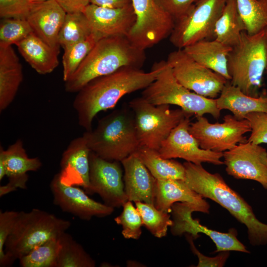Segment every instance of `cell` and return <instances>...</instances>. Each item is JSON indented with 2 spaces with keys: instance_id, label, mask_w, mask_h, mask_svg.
<instances>
[{
  "instance_id": "obj_14",
  "label": "cell",
  "mask_w": 267,
  "mask_h": 267,
  "mask_svg": "<svg viewBox=\"0 0 267 267\" xmlns=\"http://www.w3.org/2000/svg\"><path fill=\"white\" fill-rule=\"evenodd\" d=\"M173 224L170 226L171 231L175 236L188 233L194 239L199 237L202 233L209 236L214 242L216 250L215 252L222 251H238L249 253L246 246L237 238V232L231 229L226 233L221 232L201 224L199 221L192 217L193 212H198L197 209L187 203L176 202L171 208Z\"/></svg>"
},
{
  "instance_id": "obj_20",
  "label": "cell",
  "mask_w": 267,
  "mask_h": 267,
  "mask_svg": "<svg viewBox=\"0 0 267 267\" xmlns=\"http://www.w3.org/2000/svg\"><path fill=\"white\" fill-rule=\"evenodd\" d=\"M90 152L83 135L70 141L60 160V171L58 173L63 184L81 186L85 191L88 189Z\"/></svg>"
},
{
  "instance_id": "obj_6",
  "label": "cell",
  "mask_w": 267,
  "mask_h": 267,
  "mask_svg": "<svg viewBox=\"0 0 267 267\" xmlns=\"http://www.w3.org/2000/svg\"><path fill=\"white\" fill-rule=\"evenodd\" d=\"M71 224L70 221L41 209L19 212L5 244L4 250L10 266L35 247L58 237Z\"/></svg>"
},
{
  "instance_id": "obj_41",
  "label": "cell",
  "mask_w": 267,
  "mask_h": 267,
  "mask_svg": "<svg viewBox=\"0 0 267 267\" xmlns=\"http://www.w3.org/2000/svg\"><path fill=\"white\" fill-rule=\"evenodd\" d=\"M158 5L176 21L185 16L198 0H156Z\"/></svg>"
},
{
  "instance_id": "obj_17",
  "label": "cell",
  "mask_w": 267,
  "mask_h": 267,
  "mask_svg": "<svg viewBox=\"0 0 267 267\" xmlns=\"http://www.w3.org/2000/svg\"><path fill=\"white\" fill-rule=\"evenodd\" d=\"M49 187L53 196V203L62 211L81 220L89 221L93 217H105L114 212V208L90 198L79 186L63 184L59 173L53 177Z\"/></svg>"
},
{
  "instance_id": "obj_9",
  "label": "cell",
  "mask_w": 267,
  "mask_h": 267,
  "mask_svg": "<svg viewBox=\"0 0 267 267\" xmlns=\"http://www.w3.org/2000/svg\"><path fill=\"white\" fill-rule=\"evenodd\" d=\"M227 0H198L187 13L175 21L170 41L183 49L198 41L215 38L216 23Z\"/></svg>"
},
{
  "instance_id": "obj_43",
  "label": "cell",
  "mask_w": 267,
  "mask_h": 267,
  "mask_svg": "<svg viewBox=\"0 0 267 267\" xmlns=\"http://www.w3.org/2000/svg\"><path fill=\"white\" fill-rule=\"evenodd\" d=\"M27 174L16 177H9L8 182L4 185L0 186V197L15 191L17 188L26 189L28 179Z\"/></svg>"
},
{
  "instance_id": "obj_13",
  "label": "cell",
  "mask_w": 267,
  "mask_h": 267,
  "mask_svg": "<svg viewBox=\"0 0 267 267\" xmlns=\"http://www.w3.org/2000/svg\"><path fill=\"white\" fill-rule=\"evenodd\" d=\"M89 185L85 191L96 193L106 205L119 208L128 200L121 162L103 159L93 152L89 155Z\"/></svg>"
},
{
  "instance_id": "obj_29",
  "label": "cell",
  "mask_w": 267,
  "mask_h": 267,
  "mask_svg": "<svg viewBox=\"0 0 267 267\" xmlns=\"http://www.w3.org/2000/svg\"><path fill=\"white\" fill-rule=\"evenodd\" d=\"M246 30L236 0H227L216 23L214 39L232 47L239 43L241 33Z\"/></svg>"
},
{
  "instance_id": "obj_10",
  "label": "cell",
  "mask_w": 267,
  "mask_h": 267,
  "mask_svg": "<svg viewBox=\"0 0 267 267\" xmlns=\"http://www.w3.org/2000/svg\"><path fill=\"white\" fill-rule=\"evenodd\" d=\"M131 1L136 21L127 37L135 46L145 50L170 36L175 21L156 0Z\"/></svg>"
},
{
  "instance_id": "obj_22",
  "label": "cell",
  "mask_w": 267,
  "mask_h": 267,
  "mask_svg": "<svg viewBox=\"0 0 267 267\" xmlns=\"http://www.w3.org/2000/svg\"><path fill=\"white\" fill-rule=\"evenodd\" d=\"M201 195L190 188L184 180H157L154 206L158 210L169 213L176 202L187 203L198 212L210 213V205Z\"/></svg>"
},
{
  "instance_id": "obj_33",
  "label": "cell",
  "mask_w": 267,
  "mask_h": 267,
  "mask_svg": "<svg viewBox=\"0 0 267 267\" xmlns=\"http://www.w3.org/2000/svg\"><path fill=\"white\" fill-rule=\"evenodd\" d=\"M101 38L99 35L93 33L87 39L64 49L62 64L64 82L75 72L97 42Z\"/></svg>"
},
{
  "instance_id": "obj_2",
  "label": "cell",
  "mask_w": 267,
  "mask_h": 267,
  "mask_svg": "<svg viewBox=\"0 0 267 267\" xmlns=\"http://www.w3.org/2000/svg\"><path fill=\"white\" fill-rule=\"evenodd\" d=\"M184 181L203 198L210 199L227 210L247 228L248 240L254 246L267 244V224L256 217L251 206L225 182L218 173L208 172L202 164L185 162Z\"/></svg>"
},
{
  "instance_id": "obj_40",
  "label": "cell",
  "mask_w": 267,
  "mask_h": 267,
  "mask_svg": "<svg viewBox=\"0 0 267 267\" xmlns=\"http://www.w3.org/2000/svg\"><path fill=\"white\" fill-rule=\"evenodd\" d=\"M31 4L29 0H0V17L26 19Z\"/></svg>"
},
{
  "instance_id": "obj_12",
  "label": "cell",
  "mask_w": 267,
  "mask_h": 267,
  "mask_svg": "<svg viewBox=\"0 0 267 267\" xmlns=\"http://www.w3.org/2000/svg\"><path fill=\"white\" fill-rule=\"evenodd\" d=\"M166 61L180 84L207 98H217L228 81L222 75L197 62L183 49L170 52Z\"/></svg>"
},
{
  "instance_id": "obj_27",
  "label": "cell",
  "mask_w": 267,
  "mask_h": 267,
  "mask_svg": "<svg viewBox=\"0 0 267 267\" xmlns=\"http://www.w3.org/2000/svg\"><path fill=\"white\" fill-rule=\"evenodd\" d=\"M42 166L38 157H28L20 139L9 145L6 149L0 147V180L5 176L8 178L23 176L28 172L37 171Z\"/></svg>"
},
{
  "instance_id": "obj_7",
  "label": "cell",
  "mask_w": 267,
  "mask_h": 267,
  "mask_svg": "<svg viewBox=\"0 0 267 267\" xmlns=\"http://www.w3.org/2000/svg\"><path fill=\"white\" fill-rule=\"evenodd\" d=\"M160 71L155 80L143 89L141 97L154 105H175L187 113L196 117L205 114L218 119L221 114L216 100L192 91L176 79L167 61L159 62Z\"/></svg>"
},
{
  "instance_id": "obj_5",
  "label": "cell",
  "mask_w": 267,
  "mask_h": 267,
  "mask_svg": "<svg viewBox=\"0 0 267 267\" xmlns=\"http://www.w3.org/2000/svg\"><path fill=\"white\" fill-rule=\"evenodd\" d=\"M227 70L232 85L249 96L260 95L267 70V29L255 35L242 32L239 43L228 53Z\"/></svg>"
},
{
  "instance_id": "obj_15",
  "label": "cell",
  "mask_w": 267,
  "mask_h": 267,
  "mask_svg": "<svg viewBox=\"0 0 267 267\" xmlns=\"http://www.w3.org/2000/svg\"><path fill=\"white\" fill-rule=\"evenodd\" d=\"M225 171L236 179L259 182L267 190V151L253 142H240L223 152Z\"/></svg>"
},
{
  "instance_id": "obj_11",
  "label": "cell",
  "mask_w": 267,
  "mask_h": 267,
  "mask_svg": "<svg viewBox=\"0 0 267 267\" xmlns=\"http://www.w3.org/2000/svg\"><path fill=\"white\" fill-rule=\"evenodd\" d=\"M189 131L201 148L223 153L246 141L244 135L251 132V128L246 119L238 120L227 114L222 123L212 124L203 116L196 117V120L190 123Z\"/></svg>"
},
{
  "instance_id": "obj_25",
  "label": "cell",
  "mask_w": 267,
  "mask_h": 267,
  "mask_svg": "<svg viewBox=\"0 0 267 267\" xmlns=\"http://www.w3.org/2000/svg\"><path fill=\"white\" fill-rule=\"evenodd\" d=\"M232 47L217 40H203L189 45L183 50L201 65L216 72L227 80V56Z\"/></svg>"
},
{
  "instance_id": "obj_44",
  "label": "cell",
  "mask_w": 267,
  "mask_h": 267,
  "mask_svg": "<svg viewBox=\"0 0 267 267\" xmlns=\"http://www.w3.org/2000/svg\"><path fill=\"white\" fill-rule=\"evenodd\" d=\"M66 13L83 12L90 0H56Z\"/></svg>"
},
{
  "instance_id": "obj_30",
  "label": "cell",
  "mask_w": 267,
  "mask_h": 267,
  "mask_svg": "<svg viewBox=\"0 0 267 267\" xmlns=\"http://www.w3.org/2000/svg\"><path fill=\"white\" fill-rule=\"evenodd\" d=\"M60 247L56 267H94L95 260L66 231L58 237Z\"/></svg>"
},
{
  "instance_id": "obj_23",
  "label": "cell",
  "mask_w": 267,
  "mask_h": 267,
  "mask_svg": "<svg viewBox=\"0 0 267 267\" xmlns=\"http://www.w3.org/2000/svg\"><path fill=\"white\" fill-rule=\"evenodd\" d=\"M23 79L22 66L12 45H0V112L13 101Z\"/></svg>"
},
{
  "instance_id": "obj_16",
  "label": "cell",
  "mask_w": 267,
  "mask_h": 267,
  "mask_svg": "<svg viewBox=\"0 0 267 267\" xmlns=\"http://www.w3.org/2000/svg\"><path fill=\"white\" fill-rule=\"evenodd\" d=\"M191 116L185 117L172 131L158 150L159 155L165 159L181 158L195 164H223V161L221 160L223 153L201 148L197 140L190 133Z\"/></svg>"
},
{
  "instance_id": "obj_36",
  "label": "cell",
  "mask_w": 267,
  "mask_h": 267,
  "mask_svg": "<svg viewBox=\"0 0 267 267\" xmlns=\"http://www.w3.org/2000/svg\"><path fill=\"white\" fill-rule=\"evenodd\" d=\"M0 23V45H16L33 32L26 19L1 18Z\"/></svg>"
},
{
  "instance_id": "obj_31",
  "label": "cell",
  "mask_w": 267,
  "mask_h": 267,
  "mask_svg": "<svg viewBox=\"0 0 267 267\" xmlns=\"http://www.w3.org/2000/svg\"><path fill=\"white\" fill-rule=\"evenodd\" d=\"M93 33L83 12L67 13L59 34V43L64 49L87 39Z\"/></svg>"
},
{
  "instance_id": "obj_18",
  "label": "cell",
  "mask_w": 267,
  "mask_h": 267,
  "mask_svg": "<svg viewBox=\"0 0 267 267\" xmlns=\"http://www.w3.org/2000/svg\"><path fill=\"white\" fill-rule=\"evenodd\" d=\"M93 33L102 38L127 36L134 26L136 16L132 4L108 8L89 3L83 11Z\"/></svg>"
},
{
  "instance_id": "obj_37",
  "label": "cell",
  "mask_w": 267,
  "mask_h": 267,
  "mask_svg": "<svg viewBox=\"0 0 267 267\" xmlns=\"http://www.w3.org/2000/svg\"><path fill=\"white\" fill-rule=\"evenodd\" d=\"M123 208L122 212L114 221L117 224L122 225V234L124 238L138 239L142 233L143 223L141 216L131 201L126 202Z\"/></svg>"
},
{
  "instance_id": "obj_4",
  "label": "cell",
  "mask_w": 267,
  "mask_h": 267,
  "mask_svg": "<svg viewBox=\"0 0 267 267\" xmlns=\"http://www.w3.org/2000/svg\"><path fill=\"white\" fill-rule=\"evenodd\" d=\"M91 152L109 161L121 162L140 147L134 113L129 107L100 119L94 129L83 134Z\"/></svg>"
},
{
  "instance_id": "obj_26",
  "label": "cell",
  "mask_w": 267,
  "mask_h": 267,
  "mask_svg": "<svg viewBox=\"0 0 267 267\" xmlns=\"http://www.w3.org/2000/svg\"><path fill=\"white\" fill-rule=\"evenodd\" d=\"M16 45L25 60L40 74L50 73L59 65V51L50 46L33 32Z\"/></svg>"
},
{
  "instance_id": "obj_28",
  "label": "cell",
  "mask_w": 267,
  "mask_h": 267,
  "mask_svg": "<svg viewBox=\"0 0 267 267\" xmlns=\"http://www.w3.org/2000/svg\"><path fill=\"white\" fill-rule=\"evenodd\" d=\"M135 153L156 179L184 180L183 164L172 159L162 158L157 150L145 147H140Z\"/></svg>"
},
{
  "instance_id": "obj_45",
  "label": "cell",
  "mask_w": 267,
  "mask_h": 267,
  "mask_svg": "<svg viewBox=\"0 0 267 267\" xmlns=\"http://www.w3.org/2000/svg\"><path fill=\"white\" fill-rule=\"evenodd\" d=\"M90 3L108 8H121L132 3L131 0H90Z\"/></svg>"
},
{
  "instance_id": "obj_24",
  "label": "cell",
  "mask_w": 267,
  "mask_h": 267,
  "mask_svg": "<svg viewBox=\"0 0 267 267\" xmlns=\"http://www.w3.org/2000/svg\"><path fill=\"white\" fill-rule=\"evenodd\" d=\"M216 100L220 110L225 109L230 111L238 120L245 119L246 116L251 112L267 113V94H261L257 97L249 96L238 87L232 85L229 81Z\"/></svg>"
},
{
  "instance_id": "obj_38",
  "label": "cell",
  "mask_w": 267,
  "mask_h": 267,
  "mask_svg": "<svg viewBox=\"0 0 267 267\" xmlns=\"http://www.w3.org/2000/svg\"><path fill=\"white\" fill-rule=\"evenodd\" d=\"M19 212L6 211L0 212V267L10 266L5 252L6 241L11 234Z\"/></svg>"
},
{
  "instance_id": "obj_3",
  "label": "cell",
  "mask_w": 267,
  "mask_h": 267,
  "mask_svg": "<svg viewBox=\"0 0 267 267\" xmlns=\"http://www.w3.org/2000/svg\"><path fill=\"white\" fill-rule=\"evenodd\" d=\"M144 51L132 43L127 36L101 38L65 82V90L77 92L91 80L124 67L141 68L145 60Z\"/></svg>"
},
{
  "instance_id": "obj_34",
  "label": "cell",
  "mask_w": 267,
  "mask_h": 267,
  "mask_svg": "<svg viewBox=\"0 0 267 267\" xmlns=\"http://www.w3.org/2000/svg\"><path fill=\"white\" fill-rule=\"evenodd\" d=\"M58 237L47 240L21 257L19 259L20 266L22 267H56L60 247Z\"/></svg>"
},
{
  "instance_id": "obj_32",
  "label": "cell",
  "mask_w": 267,
  "mask_h": 267,
  "mask_svg": "<svg viewBox=\"0 0 267 267\" xmlns=\"http://www.w3.org/2000/svg\"><path fill=\"white\" fill-rule=\"evenodd\" d=\"M246 32L255 35L267 29V0H236Z\"/></svg>"
},
{
  "instance_id": "obj_39",
  "label": "cell",
  "mask_w": 267,
  "mask_h": 267,
  "mask_svg": "<svg viewBox=\"0 0 267 267\" xmlns=\"http://www.w3.org/2000/svg\"><path fill=\"white\" fill-rule=\"evenodd\" d=\"M249 122L251 131L248 141L255 144L267 143V113L254 112L246 117Z\"/></svg>"
},
{
  "instance_id": "obj_21",
  "label": "cell",
  "mask_w": 267,
  "mask_h": 267,
  "mask_svg": "<svg viewBox=\"0 0 267 267\" xmlns=\"http://www.w3.org/2000/svg\"><path fill=\"white\" fill-rule=\"evenodd\" d=\"M128 200L155 204L157 179L134 153L121 162Z\"/></svg>"
},
{
  "instance_id": "obj_1",
  "label": "cell",
  "mask_w": 267,
  "mask_h": 267,
  "mask_svg": "<svg viewBox=\"0 0 267 267\" xmlns=\"http://www.w3.org/2000/svg\"><path fill=\"white\" fill-rule=\"evenodd\" d=\"M160 71L159 62L147 72L141 68L126 67L89 82L77 92L73 102L80 126L86 131L91 130L97 114L114 108L126 94L146 88Z\"/></svg>"
},
{
  "instance_id": "obj_46",
  "label": "cell",
  "mask_w": 267,
  "mask_h": 267,
  "mask_svg": "<svg viewBox=\"0 0 267 267\" xmlns=\"http://www.w3.org/2000/svg\"><path fill=\"white\" fill-rule=\"evenodd\" d=\"M47 0H29L31 4L39 3V2H43V1H45Z\"/></svg>"
},
{
  "instance_id": "obj_19",
  "label": "cell",
  "mask_w": 267,
  "mask_h": 267,
  "mask_svg": "<svg viewBox=\"0 0 267 267\" xmlns=\"http://www.w3.org/2000/svg\"><path fill=\"white\" fill-rule=\"evenodd\" d=\"M66 13L56 0H49L32 4L26 20L35 35L59 51L58 36Z\"/></svg>"
},
{
  "instance_id": "obj_35",
  "label": "cell",
  "mask_w": 267,
  "mask_h": 267,
  "mask_svg": "<svg viewBox=\"0 0 267 267\" xmlns=\"http://www.w3.org/2000/svg\"><path fill=\"white\" fill-rule=\"evenodd\" d=\"M134 203L141 216L143 225L156 237L165 236L168 227L173 224L169 213L158 210L154 205L141 202Z\"/></svg>"
},
{
  "instance_id": "obj_42",
  "label": "cell",
  "mask_w": 267,
  "mask_h": 267,
  "mask_svg": "<svg viewBox=\"0 0 267 267\" xmlns=\"http://www.w3.org/2000/svg\"><path fill=\"white\" fill-rule=\"evenodd\" d=\"M185 236L193 253L198 258L197 267H223L229 256V251L221 252L215 257H209L201 253L196 248L193 243V237L189 234L185 233Z\"/></svg>"
},
{
  "instance_id": "obj_8",
  "label": "cell",
  "mask_w": 267,
  "mask_h": 267,
  "mask_svg": "<svg viewBox=\"0 0 267 267\" xmlns=\"http://www.w3.org/2000/svg\"><path fill=\"white\" fill-rule=\"evenodd\" d=\"M134 113L136 131L140 147L158 150L172 131L185 117L191 115L170 105H154L141 96L130 101Z\"/></svg>"
}]
</instances>
